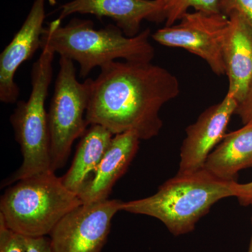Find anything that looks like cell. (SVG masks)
I'll return each mask as SVG.
<instances>
[{
  "label": "cell",
  "mask_w": 252,
  "mask_h": 252,
  "mask_svg": "<svg viewBox=\"0 0 252 252\" xmlns=\"http://www.w3.org/2000/svg\"><path fill=\"white\" fill-rule=\"evenodd\" d=\"M92 79L86 120L113 135L133 132L141 140L158 135L159 113L180 94V81L165 68L152 63L114 62Z\"/></svg>",
  "instance_id": "6da1fadb"
},
{
  "label": "cell",
  "mask_w": 252,
  "mask_h": 252,
  "mask_svg": "<svg viewBox=\"0 0 252 252\" xmlns=\"http://www.w3.org/2000/svg\"><path fill=\"white\" fill-rule=\"evenodd\" d=\"M59 18L44 28L41 49L47 48L61 57L75 61L79 77L86 79L95 67L102 68L117 59L127 62L152 63L155 49L149 41V28L133 37L126 36L116 25L96 30L91 20L72 18L62 26Z\"/></svg>",
  "instance_id": "7a4b0ae2"
},
{
  "label": "cell",
  "mask_w": 252,
  "mask_h": 252,
  "mask_svg": "<svg viewBox=\"0 0 252 252\" xmlns=\"http://www.w3.org/2000/svg\"><path fill=\"white\" fill-rule=\"evenodd\" d=\"M236 181H225L203 168L190 173L177 174L147 198L123 202L122 211L154 217L171 234L190 233L200 219L217 202L235 197Z\"/></svg>",
  "instance_id": "3957f363"
},
{
  "label": "cell",
  "mask_w": 252,
  "mask_h": 252,
  "mask_svg": "<svg viewBox=\"0 0 252 252\" xmlns=\"http://www.w3.org/2000/svg\"><path fill=\"white\" fill-rule=\"evenodd\" d=\"M79 195L49 170L9 186L0 201V218L9 229L28 237L50 235L63 217L82 205Z\"/></svg>",
  "instance_id": "277c9868"
},
{
  "label": "cell",
  "mask_w": 252,
  "mask_h": 252,
  "mask_svg": "<svg viewBox=\"0 0 252 252\" xmlns=\"http://www.w3.org/2000/svg\"><path fill=\"white\" fill-rule=\"evenodd\" d=\"M55 54L42 48L31 70V93L27 101H18L10 122L23 160L19 168L1 183L9 187L18 181L51 170V146L45 103L53 78Z\"/></svg>",
  "instance_id": "5b68a950"
},
{
  "label": "cell",
  "mask_w": 252,
  "mask_h": 252,
  "mask_svg": "<svg viewBox=\"0 0 252 252\" xmlns=\"http://www.w3.org/2000/svg\"><path fill=\"white\" fill-rule=\"evenodd\" d=\"M92 79L79 82L72 60L61 57L54 93L47 112L51 170L57 171L67 162L74 141L81 138L89 125L86 112Z\"/></svg>",
  "instance_id": "8992f818"
},
{
  "label": "cell",
  "mask_w": 252,
  "mask_h": 252,
  "mask_svg": "<svg viewBox=\"0 0 252 252\" xmlns=\"http://www.w3.org/2000/svg\"><path fill=\"white\" fill-rule=\"evenodd\" d=\"M228 23L229 18L221 13L189 12L178 24L158 30L152 38L162 46L181 48L201 58L212 72L223 75L222 48Z\"/></svg>",
  "instance_id": "52a82bcc"
},
{
  "label": "cell",
  "mask_w": 252,
  "mask_h": 252,
  "mask_svg": "<svg viewBox=\"0 0 252 252\" xmlns=\"http://www.w3.org/2000/svg\"><path fill=\"white\" fill-rule=\"evenodd\" d=\"M122 205V200L107 199L82 204L69 212L50 233L52 252H102Z\"/></svg>",
  "instance_id": "ba28073f"
},
{
  "label": "cell",
  "mask_w": 252,
  "mask_h": 252,
  "mask_svg": "<svg viewBox=\"0 0 252 252\" xmlns=\"http://www.w3.org/2000/svg\"><path fill=\"white\" fill-rule=\"evenodd\" d=\"M238 105L236 99L226 94L220 103L208 107L196 122L187 127L177 174L204 168L207 158L226 135L225 131Z\"/></svg>",
  "instance_id": "9c48e42d"
},
{
  "label": "cell",
  "mask_w": 252,
  "mask_h": 252,
  "mask_svg": "<svg viewBox=\"0 0 252 252\" xmlns=\"http://www.w3.org/2000/svg\"><path fill=\"white\" fill-rule=\"evenodd\" d=\"M46 0H34L27 18L12 40L0 55V101L17 102L20 89L15 82L18 68L33 57L41 44L46 18Z\"/></svg>",
  "instance_id": "30bf717a"
},
{
  "label": "cell",
  "mask_w": 252,
  "mask_h": 252,
  "mask_svg": "<svg viewBox=\"0 0 252 252\" xmlns=\"http://www.w3.org/2000/svg\"><path fill=\"white\" fill-rule=\"evenodd\" d=\"M60 10L61 21L74 14L94 15L99 19L111 18L128 37L140 32L144 20L162 22L157 0H72L63 4Z\"/></svg>",
  "instance_id": "8fae6325"
},
{
  "label": "cell",
  "mask_w": 252,
  "mask_h": 252,
  "mask_svg": "<svg viewBox=\"0 0 252 252\" xmlns=\"http://www.w3.org/2000/svg\"><path fill=\"white\" fill-rule=\"evenodd\" d=\"M228 18L222 48L229 83L227 94L239 104L246 97L252 84V28L238 13H232Z\"/></svg>",
  "instance_id": "7c38bea8"
},
{
  "label": "cell",
  "mask_w": 252,
  "mask_h": 252,
  "mask_svg": "<svg viewBox=\"0 0 252 252\" xmlns=\"http://www.w3.org/2000/svg\"><path fill=\"white\" fill-rule=\"evenodd\" d=\"M140 140L133 132L114 135L98 166L78 194L83 204L109 199L113 187L127 171L138 152Z\"/></svg>",
  "instance_id": "4fadbf2b"
},
{
  "label": "cell",
  "mask_w": 252,
  "mask_h": 252,
  "mask_svg": "<svg viewBox=\"0 0 252 252\" xmlns=\"http://www.w3.org/2000/svg\"><path fill=\"white\" fill-rule=\"evenodd\" d=\"M252 167V122L226 134L212 151L204 168L225 181H236L238 172Z\"/></svg>",
  "instance_id": "5bb4252c"
},
{
  "label": "cell",
  "mask_w": 252,
  "mask_h": 252,
  "mask_svg": "<svg viewBox=\"0 0 252 252\" xmlns=\"http://www.w3.org/2000/svg\"><path fill=\"white\" fill-rule=\"evenodd\" d=\"M114 135L99 125H91L81 137L72 165L63 176L64 186L77 195L92 177Z\"/></svg>",
  "instance_id": "9a60e30c"
},
{
  "label": "cell",
  "mask_w": 252,
  "mask_h": 252,
  "mask_svg": "<svg viewBox=\"0 0 252 252\" xmlns=\"http://www.w3.org/2000/svg\"><path fill=\"white\" fill-rule=\"evenodd\" d=\"M160 6L162 22L165 26H172L180 21L189 9L193 8L195 11L220 14V0H157Z\"/></svg>",
  "instance_id": "2e32d148"
},
{
  "label": "cell",
  "mask_w": 252,
  "mask_h": 252,
  "mask_svg": "<svg viewBox=\"0 0 252 252\" xmlns=\"http://www.w3.org/2000/svg\"><path fill=\"white\" fill-rule=\"evenodd\" d=\"M0 252H27V238L9 229L0 218Z\"/></svg>",
  "instance_id": "e0dca14e"
},
{
  "label": "cell",
  "mask_w": 252,
  "mask_h": 252,
  "mask_svg": "<svg viewBox=\"0 0 252 252\" xmlns=\"http://www.w3.org/2000/svg\"><path fill=\"white\" fill-rule=\"evenodd\" d=\"M220 9L228 17L233 12L242 15L252 28V0H220Z\"/></svg>",
  "instance_id": "ac0fdd59"
},
{
  "label": "cell",
  "mask_w": 252,
  "mask_h": 252,
  "mask_svg": "<svg viewBox=\"0 0 252 252\" xmlns=\"http://www.w3.org/2000/svg\"><path fill=\"white\" fill-rule=\"evenodd\" d=\"M235 114L241 119L244 125L252 122V84L246 97L238 104Z\"/></svg>",
  "instance_id": "d6986e66"
},
{
  "label": "cell",
  "mask_w": 252,
  "mask_h": 252,
  "mask_svg": "<svg viewBox=\"0 0 252 252\" xmlns=\"http://www.w3.org/2000/svg\"><path fill=\"white\" fill-rule=\"evenodd\" d=\"M235 198L243 206L252 205V182L246 184L236 182L235 186Z\"/></svg>",
  "instance_id": "ffe728a7"
},
{
  "label": "cell",
  "mask_w": 252,
  "mask_h": 252,
  "mask_svg": "<svg viewBox=\"0 0 252 252\" xmlns=\"http://www.w3.org/2000/svg\"><path fill=\"white\" fill-rule=\"evenodd\" d=\"M27 238V252H53L50 238L46 236Z\"/></svg>",
  "instance_id": "44dd1931"
},
{
  "label": "cell",
  "mask_w": 252,
  "mask_h": 252,
  "mask_svg": "<svg viewBox=\"0 0 252 252\" xmlns=\"http://www.w3.org/2000/svg\"><path fill=\"white\" fill-rule=\"evenodd\" d=\"M251 222H252V235L251 238H250V245H249V250L248 252H252V215L251 218Z\"/></svg>",
  "instance_id": "7402d4cb"
},
{
  "label": "cell",
  "mask_w": 252,
  "mask_h": 252,
  "mask_svg": "<svg viewBox=\"0 0 252 252\" xmlns=\"http://www.w3.org/2000/svg\"></svg>",
  "instance_id": "603a6c76"
}]
</instances>
